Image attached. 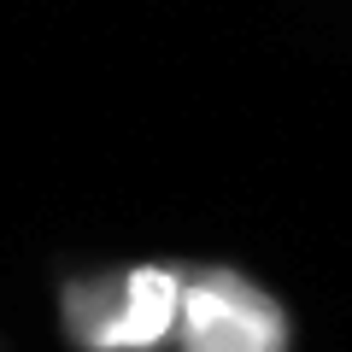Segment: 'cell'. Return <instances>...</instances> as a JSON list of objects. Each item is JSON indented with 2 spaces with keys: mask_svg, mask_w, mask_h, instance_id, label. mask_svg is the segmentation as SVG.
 <instances>
[{
  "mask_svg": "<svg viewBox=\"0 0 352 352\" xmlns=\"http://www.w3.org/2000/svg\"><path fill=\"white\" fill-rule=\"evenodd\" d=\"M182 305V258L106 264L65 276L59 329L76 352H170Z\"/></svg>",
  "mask_w": 352,
  "mask_h": 352,
  "instance_id": "obj_1",
  "label": "cell"
},
{
  "mask_svg": "<svg viewBox=\"0 0 352 352\" xmlns=\"http://www.w3.org/2000/svg\"><path fill=\"white\" fill-rule=\"evenodd\" d=\"M170 352H294V311L235 264H182Z\"/></svg>",
  "mask_w": 352,
  "mask_h": 352,
  "instance_id": "obj_2",
  "label": "cell"
}]
</instances>
